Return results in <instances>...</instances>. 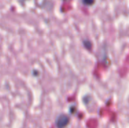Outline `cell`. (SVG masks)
<instances>
[{
    "instance_id": "cell-1",
    "label": "cell",
    "mask_w": 129,
    "mask_h": 128,
    "mask_svg": "<svg viewBox=\"0 0 129 128\" xmlns=\"http://www.w3.org/2000/svg\"><path fill=\"white\" fill-rule=\"evenodd\" d=\"M95 1L96 0H82V3L84 5L91 6V5H93L95 3Z\"/></svg>"
},
{
    "instance_id": "cell-2",
    "label": "cell",
    "mask_w": 129,
    "mask_h": 128,
    "mask_svg": "<svg viewBox=\"0 0 129 128\" xmlns=\"http://www.w3.org/2000/svg\"><path fill=\"white\" fill-rule=\"evenodd\" d=\"M62 1H63V2H69V1H70V0H62Z\"/></svg>"
}]
</instances>
